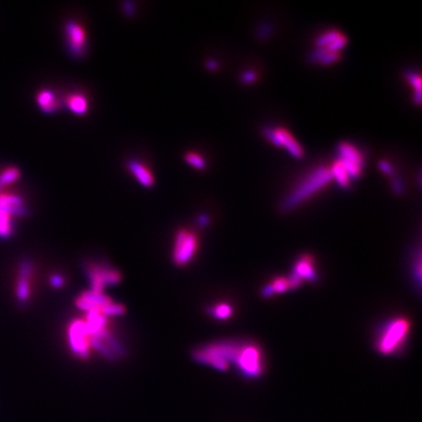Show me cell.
<instances>
[{
    "mask_svg": "<svg viewBox=\"0 0 422 422\" xmlns=\"http://www.w3.org/2000/svg\"><path fill=\"white\" fill-rule=\"evenodd\" d=\"M66 36L71 52L79 56L86 48V33L84 28L75 22H69L66 25Z\"/></svg>",
    "mask_w": 422,
    "mask_h": 422,
    "instance_id": "obj_9",
    "label": "cell"
},
{
    "mask_svg": "<svg viewBox=\"0 0 422 422\" xmlns=\"http://www.w3.org/2000/svg\"><path fill=\"white\" fill-rule=\"evenodd\" d=\"M32 272V265L28 261H24L20 267V277L17 284V298L20 302L25 303L30 294V275Z\"/></svg>",
    "mask_w": 422,
    "mask_h": 422,
    "instance_id": "obj_12",
    "label": "cell"
},
{
    "mask_svg": "<svg viewBox=\"0 0 422 422\" xmlns=\"http://www.w3.org/2000/svg\"><path fill=\"white\" fill-rule=\"evenodd\" d=\"M406 77L415 89L414 102L416 104L420 105L421 102H422V78H421V76L413 73V72H408L406 74Z\"/></svg>",
    "mask_w": 422,
    "mask_h": 422,
    "instance_id": "obj_20",
    "label": "cell"
},
{
    "mask_svg": "<svg viewBox=\"0 0 422 422\" xmlns=\"http://www.w3.org/2000/svg\"><path fill=\"white\" fill-rule=\"evenodd\" d=\"M331 179L328 168L324 166L316 168L311 173L308 174L286 197H284L281 202L280 209L282 212L292 210L301 202L323 189Z\"/></svg>",
    "mask_w": 422,
    "mask_h": 422,
    "instance_id": "obj_2",
    "label": "cell"
},
{
    "mask_svg": "<svg viewBox=\"0 0 422 422\" xmlns=\"http://www.w3.org/2000/svg\"><path fill=\"white\" fill-rule=\"evenodd\" d=\"M347 43V37L343 34H339L331 43H329L324 49L328 52H338V50L344 47Z\"/></svg>",
    "mask_w": 422,
    "mask_h": 422,
    "instance_id": "obj_27",
    "label": "cell"
},
{
    "mask_svg": "<svg viewBox=\"0 0 422 422\" xmlns=\"http://www.w3.org/2000/svg\"><path fill=\"white\" fill-rule=\"evenodd\" d=\"M128 168L142 186L149 188L153 185L154 178L149 168L143 163L137 160H131L128 162Z\"/></svg>",
    "mask_w": 422,
    "mask_h": 422,
    "instance_id": "obj_14",
    "label": "cell"
},
{
    "mask_svg": "<svg viewBox=\"0 0 422 422\" xmlns=\"http://www.w3.org/2000/svg\"><path fill=\"white\" fill-rule=\"evenodd\" d=\"M209 313H211V315L217 320H227L232 316L233 308L230 306V304L220 303L210 308Z\"/></svg>",
    "mask_w": 422,
    "mask_h": 422,
    "instance_id": "obj_21",
    "label": "cell"
},
{
    "mask_svg": "<svg viewBox=\"0 0 422 422\" xmlns=\"http://www.w3.org/2000/svg\"><path fill=\"white\" fill-rule=\"evenodd\" d=\"M276 130L281 146H283L292 156L296 158L302 157L304 154V150L297 141L292 137V135L282 128H279Z\"/></svg>",
    "mask_w": 422,
    "mask_h": 422,
    "instance_id": "obj_13",
    "label": "cell"
},
{
    "mask_svg": "<svg viewBox=\"0 0 422 422\" xmlns=\"http://www.w3.org/2000/svg\"><path fill=\"white\" fill-rule=\"evenodd\" d=\"M290 277L299 284H301L303 280H307L312 282L317 281L318 274L315 268L313 257L307 254L299 257L294 264V268Z\"/></svg>",
    "mask_w": 422,
    "mask_h": 422,
    "instance_id": "obj_8",
    "label": "cell"
},
{
    "mask_svg": "<svg viewBox=\"0 0 422 422\" xmlns=\"http://www.w3.org/2000/svg\"><path fill=\"white\" fill-rule=\"evenodd\" d=\"M99 312L107 318L118 317V316L125 314V306L122 305V304L115 303V302L111 301L110 303H108L107 305L102 307Z\"/></svg>",
    "mask_w": 422,
    "mask_h": 422,
    "instance_id": "obj_22",
    "label": "cell"
},
{
    "mask_svg": "<svg viewBox=\"0 0 422 422\" xmlns=\"http://www.w3.org/2000/svg\"><path fill=\"white\" fill-rule=\"evenodd\" d=\"M185 159L190 165H192L193 167L197 169H203L206 166V162L204 158H202L201 155H199V153H196V152H188L185 155Z\"/></svg>",
    "mask_w": 422,
    "mask_h": 422,
    "instance_id": "obj_26",
    "label": "cell"
},
{
    "mask_svg": "<svg viewBox=\"0 0 422 422\" xmlns=\"http://www.w3.org/2000/svg\"><path fill=\"white\" fill-rule=\"evenodd\" d=\"M111 301L113 300L104 293H97L89 290L80 294L76 299L75 304L78 309L87 313L90 311H100L102 307Z\"/></svg>",
    "mask_w": 422,
    "mask_h": 422,
    "instance_id": "obj_10",
    "label": "cell"
},
{
    "mask_svg": "<svg viewBox=\"0 0 422 422\" xmlns=\"http://www.w3.org/2000/svg\"><path fill=\"white\" fill-rule=\"evenodd\" d=\"M86 274L91 291L97 293H104V289L107 286L116 285L122 281V276L118 270L97 263L88 264L86 266Z\"/></svg>",
    "mask_w": 422,
    "mask_h": 422,
    "instance_id": "obj_5",
    "label": "cell"
},
{
    "mask_svg": "<svg viewBox=\"0 0 422 422\" xmlns=\"http://www.w3.org/2000/svg\"><path fill=\"white\" fill-rule=\"evenodd\" d=\"M339 59V54L338 52H328L325 50V53L323 54L322 59L319 61L320 64L322 65H329L332 64L334 62H336Z\"/></svg>",
    "mask_w": 422,
    "mask_h": 422,
    "instance_id": "obj_30",
    "label": "cell"
},
{
    "mask_svg": "<svg viewBox=\"0 0 422 422\" xmlns=\"http://www.w3.org/2000/svg\"><path fill=\"white\" fill-rule=\"evenodd\" d=\"M262 133H263V135L271 142V143H273L275 146H278V147H280L281 146V144H280V140H279V137H278V134H277V130L276 129H273V128H271V127H263V129H262Z\"/></svg>",
    "mask_w": 422,
    "mask_h": 422,
    "instance_id": "obj_29",
    "label": "cell"
},
{
    "mask_svg": "<svg viewBox=\"0 0 422 422\" xmlns=\"http://www.w3.org/2000/svg\"><path fill=\"white\" fill-rule=\"evenodd\" d=\"M242 342L237 340H225L211 343L195 351L194 358L199 363L215 368L219 371L229 369L234 364Z\"/></svg>",
    "mask_w": 422,
    "mask_h": 422,
    "instance_id": "obj_3",
    "label": "cell"
},
{
    "mask_svg": "<svg viewBox=\"0 0 422 422\" xmlns=\"http://www.w3.org/2000/svg\"><path fill=\"white\" fill-rule=\"evenodd\" d=\"M337 153L339 160H345L357 164L361 167L364 165V158L361 152L349 143H339L337 145Z\"/></svg>",
    "mask_w": 422,
    "mask_h": 422,
    "instance_id": "obj_15",
    "label": "cell"
},
{
    "mask_svg": "<svg viewBox=\"0 0 422 422\" xmlns=\"http://www.w3.org/2000/svg\"><path fill=\"white\" fill-rule=\"evenodd\" d=\"M289 288H291V286H290V282L288 279L277 278L263 289V295L266 297H269L276 293L283 292Z\"/></svg>",
    "mask_w": 422,
    "mask_h": 422,
    "instance_id": "obj_17",
    "label": "cell"
},
{
    "mask_svg": "<svg viewBox=\"0 0 422 422\" xmlns=\"http://www.w3.org/2000/svg\"><path fill=\"white\" fill-rule=\"evenodd\" d=\"M36 102L39 108L48 114L55 112L59 107L58 100L55 94L50 90H41L36 96Z\"/></svg>",
    "mask_w": 422,
    "mask_h": 422,
    "instance_id": "obj_16",
    "label": "cell"
},
{
    "mask_svg": "<svg viewBox=\"0 0 422 422\" xmlns=\"http://www.w3.org/2000/svg\"><path fill=\"white\" fill-rule=\"evenodd\" d=\"M411 329L410 322L396 317L383 323L376 333L375 348L382 355H392L405 346Z\"/></svg>",
    "mask_w": 422,
    "mask_h": 422,
    "instance_id": "obj_1",
    "label": "cell"
},
{
    "mask_svg": "<svg viewBox=\"0 0 422 422\" xmlns=\"http://www.w3.org/2000/svg\"><path fill=\"white\" fill-rule=\"evenodd\" d=\"M20 170L17 167H8L0 173V186L10 185L20 178Z\"/></svg>",
    "mask_w": 422,
    "mask_h": 422,
    "instance_id": "obj_23",
    "label": "cell"
},
{
    "mask_svg": "<svg viewBox=\"0 0 422 422\" xmlns=\"http://www.w3.org/2000/svg\"><path fill=\"white\" fill-rule=\"evenodd\" d=\"M0 210L10 216H25L27 212L23 198L7 194H0Z\"/></svg>",
    "mask_w": 422,
    "mask_h": 422,
    "instance_id": "obj_11",
    "label": "cell"
},
{
    "mask_svg": "<svg viewBox=\"0 0 422 422\" xmlns=\"http://www.w3.org/2000/svg\"><path fill=\"white\" fill-rule=\"evenodd\" d=\"M206 67H207L209 70H211V71H215V70H217V69H218L219 65H218V63H217L216 61H214V60H208V61L206 62Z\"/></svg>",
    "mask_w": 422,
    "mask_h": 422,
    "instance_id": "obj_36",
    "label": "cell"
},
{
    "mask_svg": "<svg viewBox=\"0 0 422 422\" xmlns=\"http://www.w3.org/2000/svg\"><path fill=\"white\" fill-rule=\"evenodd\" d=\"M13 232L11 216L0 210V238L7 239Z\"/></svg>",
    "mask_w": 422,
    "mask_h": 422,
    "instance_id": "obj_24",
    "label": "cell"
},
{
    "mask_svg": "<svg viewBox=\"0 0 422 422\" xmlns=\"http://www.w3.org/2000/svg\"><path fill=\"white\" fill-rule=\"evenodd\" d=\"M273 32V25L268 22L261 23L257 29V37L261 40L268 38Z\"/></svg>",
    "mask_w": 422,
    "mask_h": 422,
    "instance_id": "obj_28",
    "label": "cell"
},
{
    "mask_svg": "<svg viewBox=\"0 0 422 422\" xmlns=\"http://www.w3.org/2000/svg\"><path fill=\"white\" fill-rule=\"evenodd\" d=\"M197 249V236L188 230L179 231L174 243L173 260L175 264L178 266L188 264L195 257Z\"/></svg>",
    "mask_w": 422,
    "mask_h": 422,
    "instance_id": "obj_7",
    "label": "cell"
},
{
    "mask_svg": "<svg viewBox=\"0 0 422 422\" xmlns=\"http://www.w3.org/2000/svg\"><path fill=\"white\" fill-rule=\"evenodd\" d=\"M340 32L338 30H328L325 31L323 34H321L315 41L316 46L319 48H325L329 43H331Z\"/></svg>",
    "mask_w": 422,
    "mask_h": 422,
    "instance_id": "obj_25",
    "label": "cell"
},
{
    "mask_svg": "<svg viewBox=\"0 0 422 422\" xmlns=\"http://www.w3.org/2000/svg\"><path fill=\"white\" fill-rule=\"evenodd\" d=\"M1 189H2V187H1V186H0V190H1Z\"/></svg>",
    "mask_w": 422,
    "mask_h": 422,
    "instance_id": "obj_38",
    "label": "cell"
},
{
    "mask_svg": "<svg viewBox=\"0 0 422 422\" xmlns=\"http://www.w3.org/2000/svg\"><path fill=\"white\" fill-rule=\"evenodd\" d=\"M329 172L331 175L332 179H335L337 184L342 187V188H346L350 184V177L348 175L347 172L345 171V169L342 167V165L336 161L335 163H333V165L331 166V168L329 169Z\"/></svg>",
    "mask_w": 422,
    "mask_h": 422,
    "instance_id": "obj_19",
    "label": "cell"
},
{
    "mask_svg": "<svg viewBox=\"0 0 422 422\" xmlns=\"http://www.w3.org/2000/svg\"><path fill=\"white\" fill-rule=\"evenodd\" d=\"M324 53H325V49L324 48H319V47H317L313 52L310 53V55L308 56V60L311 63L319 62L322 59V57H323Z\"/></svg>",
    "mask_w": 422,
    "mask_h": 422,
    "instance_id": "obj_32",
    "label": "cell"
},
{
    "mask_svg": "<svg viewBox=\"0 0 422 422\" xmlns=\"http://www.w3.org/2000/svg\"><path fill=\"white\" fill-rule=\"evenodd\" d=\"M234 365L243 376L249 379L258 378L265 369L262 350L257 344L242 342Z\"/></svg>",
    "mask_w": 422,
    "mask_h": 422,
    "instance_id": "obj_4",
    "label": "cell"
},
{
    "mask_svg": "<svg viewBox=\"0 0 422 422\" xmlns=\"http://www.w3.org/2000/svg\"><path fill=\"white\" fill-rule=\"evenodd\" d=\"M64 282H65V280H64V278H63L61 275L55 274V275H53V276L50 278V283H51V285H52L53 287H55V288H60V287H62V286H63V284H64Z\"/></svg>",
    "mask_w": 422,
    "mask_h": 422,
    "instance_id": "obj_34",
    "label": "cell"
},
{
    "mask_svg": "<svg viewBox=\"0 0 422 422\" xmlns=\"http://www.w3.org/2000/svg\"><path fill=\"white\" fill-rule=\"evenodd\" d=\"M67 104L70 110L76 115H83L88 109L87 99L83 95L79 94L71 95L67 100Z\"/></svg>",
    "mask_w": 422,
    "mask_h": 422,
    "instance_id": "obj_18",
    "label": "cell"
},
{
    "mask_svg": "<svg viewBox=\"0 0 422 422\" xmlns=\"http://www.w3.org/2000/svg\"><path fill=\"white\" fill-rule=\"evenodd\" d=\"M199 222L201 226H205L208 222V218L205 215H201L199 218Z\"/></svg>",
    "mask_w": 422,
    "mask_h": 422,
    "instance_id": "obj_37",
    "label": "cell"
},
{
    "mask_svg": "<svg viewBox=\"0 0 422 422\" xmlns=\"http://www.w3.org/2000/svg\"><path fill=\"white\" fill-rule=\"evenodd\" d=\"M391 186H392V190L396 195H403L405 188H404V184L403 181L399 178V177H394L392 178L391 181Z\"/></svg>",
    "mask_w": 422,
    "mask_h": 422,
    "instance_id": "obj_31",
    "label": "cell"
},
{
    "mask_svg": "<svg viewBox=\"0 0 422 422\" xmlns=\"http://www.w3.org/2000/svg\"><path fill=\"white\" fill-rule=\"evenodd\" d=\"M378 167L383 173L387 174V175H393L394 174L393 166L386 160L378 161Z\"/></svg>",
    "mask_w": 422,
    "mask_h": 422,
    "instance_id": "obj_33",
    "label": "cell"
},
{
    "mask_svg": "<svg viewBox=\"0 0 422 422\" xmlns=\"http://www.w3.org/2000/svg\"><path fill=\"white\" fill-rule=\"evenodd\" d=\"M255 79H256V74H255V72H253V71H247V72H245V73L242 75V76H241V80H242V82H244V83H246V84L253 82Z\"/></svg>",
    "mask_w": 422,
    "mask_h": 422,
    "instance_id": "obj_35",
    "label": "cell"
},
{
    "mask_svg": "<svg viewBox=\"0 0 422 422\" xmlns=\"http://www.w3.org/2000/svg\"><path fill=\"white\" fill-rule=\"evenodd\" d=\"M68 339L71 351L79 359H87L90 353L89 333L84 320H74L68 327Z\"/></svg>",
    "mask_w": 422,
    "mask_h": 422,
    "instance_id": "obj_6",
    "label": "cell"
}]
</instances>
